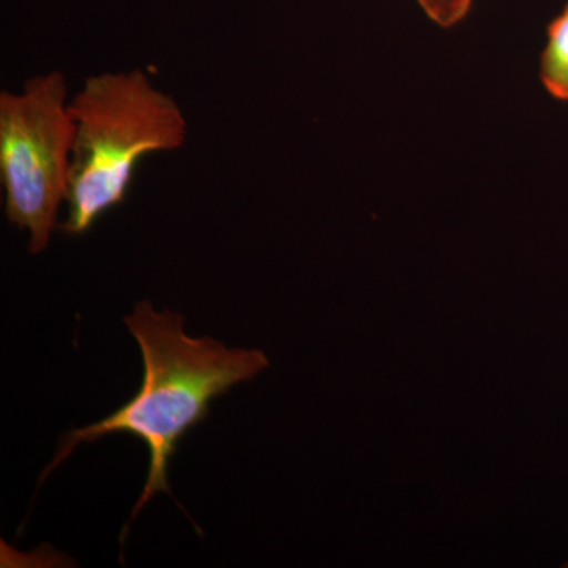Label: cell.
I'll use <instances>...</instances> for the list:
<instances>
[{
    "mask_svg": "<svg viewBox=\"0 0 568 568\" xmlns=\"http://www.w3.org/2000/svg\"><path fill=\"white\" fill-rule=\"evenodd\" d=\"M540 80L549 95L568 102V0L548 26V41L540 59Z\"/></svg>",
    "mask_w": 568,
    "mask_h": 568,
    "instance_id": "obj_4",
    "label": "cell"
},
{
    "mask_svg": "<svg viewBox=\"0 0 568 568\" xmlns=\"http://www.w3.org/2000/svg\"><path fill=\"white\" fill-rule=\"evenodd\" d=\"M426 17L443 29L455 28L459 24L470 9L474 0H416Z\"/></svg>",
    "mask_w": 568,
    "mask_h": 568,
    "instance_id": "obj_5",
    "label": "cell"
},
{
    "mask_svg": "<svg viewBox=\"0 0 568 568\" xmlns=\"http://www.w3.org/2000/svg\"><path fill=\"white\" fill-rule=\"evenodd\" d=\"M125 324L141 351L144 372L140 390L111 416L67 433L41 474L40 485L81 444L111 435L138 437L148 447L149 470L133 508L134 519L159 493L171 495V458L186 433L209 416L213 399L261 375L268 368V358L263 351L226 347L211 336L186 335L182 315L171 310L156 312L149 301L138 302Z\"/></svg>",
    "mask_w": 568,
    "mask_h": 568,
    "instance_id": "obj_1",
    "label": "cell"
},
{
    "mask_svg": "<svg viewBox=\"0 0 568 568\" xmlns=\"http://www.w3.org/2000/svg\"><path fill=\"white\" fill-rule=\"evenodd\" d=\"M62 71L37 74L0 93V181L6 215L29 235V253L50 245L67 204L74 123Z\"/></svg>",
    "mask_w": 568,
    "mask_h": 568,
    "instance_id": "obj_3",
    "label": "cell"
},
{
    "mask_svg": "<svg viewBox=\"0 0 568 568\" xmlns=\"http://www.w3.org/2000/svg\"><path fill=\"white\" fill-rule=\"evenodd\" d=\"M74 123L63 233L82 235L125 201L138 163L185 145L189 121L181 104L144 70L104 71L70 100Z\"/></svg>",
    "mask_w": 568,
    "mask_h": 568,
    "instance_id": "obj_2",
    "label": "cell"
}]
</instances>
